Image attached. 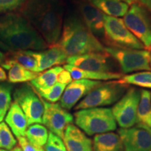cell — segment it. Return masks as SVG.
<instances>
[{
	"label": "cell",
	"instance_id": "1",
	"mask_svg": "<svg viewBox=\"0 0 151 151\" xmlns=\"http://www.w3.org/2000/svg\"><path fill=\"white\" fill-rule=\"evenodd\" d=\"M19 10L49 47L58 43L64 14L63 6L59 0H27Z\"/></svg>",
	"mask_w": 151,
	"mask_h": 151
},
{
	"label": "cell",
	"instance_id": "2",
	"mask_svg": "<svg viewBox=\"0 0 151 151\" xmlns=\"http://www.w3.org/2000/svg\"><path fill=\"white\" fill-rule=\"evenodd\" d=\"M0 41L11 51L43 50L49 47L40 34L20 13L0 15Z\"/></svg>",
	"mask_w": 151,
	"mask_h": 151
},
{
	"label": "cell",
	"instance_id": "3",
	"mask_svg": "<svg viewBox=\"0 0 151 151\" xmlns=\"http://www.w3.org/2000/svg\"><path fill=\"white\" fill-rule=\"evenodd\" d=\"M57 44L68 58L92 53L105 52V46L76 16L67 18L64 22L61 36Z\"/></svg>",
	"mask_w": 151,
	"mask_h": 151
},
{
	"label": "cell",
	"instance_id": "4",
	"mask_svg": "<svg viewBox=\"0 0 151 151\" xmlns=\"http://www.w3.org/2000/svg\"><path fill=\"white\" fill-rule=\"evenodd\" d=\"M73 118L77 127L89 136L113 132L117 129V123L111 108L81 109L75 112Z\"/></svg>",
	"mask_w": 151,
	"mask_h": 151
},
{
	"label": "cell",
	"instance_id": "5",
	"mask_svg": "<svg viewBox=\"0 0 151 151\" xmlns=\"http://www.w3.org/2000/svg\"><path fill=\"white\" fill-rule=\"evenodd\" d=\"M128 88L129 85L120 83L117 81L103 83L87 94L74 109L78 111L112 105L124 95Z\"/></svg>",
	"mask_w": 151,
	"mask_h": 151
},
{
	"label": "cell",
	"instance_id": "6",
	"mask_svg": "<svg viewBox=\"0 0 151 151\" xmlns=\"http://www.w3.org/2000/svg\"><path fill=\"white\" fill-rule=\"evenodd\" d=\"M105 52L118 62L124 73L150 70V52L147 50L105 47Z\"/></svg>",
	"mask_w": 151,
	"mask_h": 151
},
{
	"label": "cell",
	"instance_id": "7",
	"mask_svg": "<svg viewBox=\"0 0 151 151\" xmlns=\"http://www.w3.org/2000/svg\"><path fill=\"white\" fill-rule=\"evenodd\" d=\"M104 39L109 46L143 50L144 46L121 18L104 15Z\"/></svg>",
	"mask_w": 151,
	"mask_h": 151
},
{
	"label": "cell",
	"instance_id": "8",
	"mask_svg": "<svg viewBox=\"0 0 151 151\" xmlns=\"http://www.w3.org/2000/svg\"><path fill=\"white\" fill-rule=\"evenodd\" d=\"M149 11L139 3L131 5L123 21L131 32L142 43L146 50H151V18Z\"/></svg>",
	"mask_w": 151,
	"mask_h": 151
},
{
	"label": "cell",
	"instance_id": "9",
	"mask_svg": "<svg viewBox=\"0 0 151 151\" xmlns=\"http://www.w3.org/2000/svg\"><path fill=\"white\" fill-rule=\"evenodd\" d=\"M14 99L25 115L28 126L42 123L44 106L41 97L31 85L25 84L16 88Z\"/></svg>",
	"mask_w": 151,
	"mask_h": 151
},
{
	"label": "cell",
	"instance_id": "10",
	"mask_svg": "<svg viewBox=\"0 0 151 151\" xmlns=\"http://www.w3.org/2000/svg\"><path fill=\"white\" fill-rule=\"evenodd\" d=\"M141 90L129 88L122 97L115 104L111 110L116 123L127 129L137 123V109L140 100Z\"/></svg>",
	"mask_w": 151,
	"mask_h": 151
},
{
	"label": "cell",
	"instance_id": "11",
	"mask_svg": "<svg viewBox=\"0 0 151 151\" xmlns=\"http://www.w3.org/2000/svg\"><path fill=\"white\" fill-rule=\"evenodd\" d=\"M44 106L42 123L50 132L62 139L66 128L73 122V116L60 103H50L41 98Z\"/></svg>",
	"mask_w": 151,
	"mask_h": 151
},
{
	"label": "cell",
	"instance_id": "12",
	"mask_svg": "<svg viewBox=\"0 0 151 151\" xmlns=\"http://www.w3.org/2000/svg\"><path fill=\"white\" fill-rule=\"evenodd\" d=\"M118 135L121 139L123 151H150L151 128L145 124H137L127 129L120 128Z\"/></svg>",
	"mask_w": 151,
	"mask_h": 151
},
{
	"label": "cell",
	"instance_id": "13",
	"mask_svg": "<svg viewBox=\"0 0 151 151\" xmlns=\"http://www.w3.org/2000/svg\"><path fill=\"white\" fill-rule=\"evenodd\" d=\"M102 83L101 81H99L73 80L66 87L60 99V104L66 110H70L90 92Z\"/></svg>",
	"mask_w": 151,
	"mask_h": 151
},
{
	"label": "cell",
	"instance_id": "14",
	"mask_svg": "<svg viewBox=\"0 0 151 151\" xmlns=\"http://www.w3.org/2000/svg\"><path fill=\"white\" fill-rule=\"evenodd\" d=\"M67 63L79 69L99 72H113L110 56L106 52H92L82 55L69 57Z\"/></svg>",
	"mask_w": 151,
	"mask_h": 151
},
{
	"label": "cell",
	"instance_id": "15",
	"mask_svg": "<svg viewBox=\"0 0 151 151\" xmlns=\"http://www.w3.org/2000/svg\"><path fill=\"white\" fill-rule=\"evenodd\" d=\"M81 19L90 31L97 37H104V14L87 0L78 4Z\"/></svg>",
	"mask_w": 151,
	"mask_h": 151
},
{
	"label": "cell",
	"instance_id": "16",
	"mask_svg": "<svg viewBox=\"0 0 151 151\" xmlns=\"http://www.w3.org/2000/svg\"><path fill=\"white\" fill-rule=\"evenodd\" d=\"M29 52L37 62L38 73L42 72L52 67L62 65L67 62L68 58L64 50L58 44L42 51L29 50Z\"/></svg>",
	"mask_w": 151,
	"mask_h": 151
},
{
	"label": "cell",
	"instance_id": "17",
	"mask_svg": "<svg viewBox=\"0 0 151 151\" xmlns=\"http://www.w3.org/2000/svg\"><path fill=\"white\" fill-rule=\"evenodd\" d=\"M67 151H92V141L73 124L66 128L63 138Z\"/></svg>",
	"mask_w": 151,
	"mask_h": 151
},
{
	"label": "cell",
	"instance_id": "18",
	"mask_svg": "<svg viewBox=\"0 0 151 151\" xmlns=\"http://www.w3.org/2000/svg\"><path fill=\"white\" fill-rule=\"evenodd\" d=\"M5 122L16 137H25L27 120L21 108L16 101L11 103L5 116Z\"/></svg>",
	"mask_w": 151,
	"mask_h": 151
},
{
	"label": "cell",
	"instance_id": "19",
	"mask_svg": "<svg viewBox=\"0 0 151 151\" xmlns=\"http://www.w3.org/2000/svg\"><path fill=\"white\" fill-rule=\"evenodd\" d=\"M7 55V54H6ZM1 67L9 70L8 80L11 83H20L32 81L39 76V73L28 70L8 56Z\"/></svg>",
	"mask_w": 151,
	"mask_h": 151
},
{
	"label": "cell",
	"instance_id": "20",
	"mask_svg": "<svg viewBox=\"0 0 151 151\" xmlns=\"http://www.w3.org/2000/svg\"><path fill=\"white\" fill-rule=\"evenodd\" d=\"M64 69L67 70L73 80L87 79L92 81H114L119 80L123 76L122 73L113 72H99V71H88L79 69L70 65H65Z\"/></svg>",
	"mask_w": 151,
	"mask_h": 151
},
{
	"label": "cell",
	"instance_id": "21",
	"mask_svg": "<svg viewBox=\"0 0 151 151\" xmlns=\"http://www.w3.org/2000/svg\"><path fill=\"white\" fill-rule=\"evenodd\" d=\"M92 151H123L121 139L113 132L95 135L92 141Z\"/></svg>",
	"mask_w": 151,
	"mask_h": 151
},
{
	"label": "cell",
	"instance_id": "22",
	"mask_svg": "<svg viewBox=\"0 0 151 151\" xmlns=\"http://www.w3.org/2000/svg\"><path fill=\"white\" fill-rule=\"evenodd\" d=\"M106 16L123 17L129 10V5L119 0H87Z\"/></svg>",
	"mask_w": 151,
	"mask_h": 151
},
{
	"label": "cell",
	"instance_id": "23",
	"mask_svg": "<svg viewBox=\"0 0 151 151\" xmlns=\"http://www.w3.org/2000/svg\"><path fill=\"white\" fill-rule=\"evenodd\" d=\"M64 67L60 66L50 68L43 73H39L37 78L30 81V85L36 90L48 89L58 82L59 73L63 70Z\"/></svg>",
	"mask_w": 151,
	"mask_h": 151
},
{
	"label": "cell",
	"instance_id": "24",
	"mask_svg": "<svg viewBox=\"0 0 151 151\" xmlns=\"http://www.w3.org/2000/svg\"><path fill=\"white\" fill-rule=\"evenodd\" d=\"M25 137L32 144L43 148L48 140V129L39 123L32 124L27 129Z\"/></svg>",
	"mask_w": 151,
	"mask_h": 151
},
{
	"label": "cell",
	"instance_id": "25",
	"mask_svg": "<svg viewBox=\"0 0 151 151\" xmlns=\"http://www.w3.org/2000/svg\"><path fill=\"white\" fill-rule=\"evenodd\" d=\"M7 56L11 59L15 60L28 70L38 73L37 62L32 55L29 50H18L9 51Z\"/></svg>",
	"mask_w": 151,
	"mask_h": 151
},
{
	"label": "cell",
	"instance_id": "26",
	"mask_svg": "<svg viewBox=\"0 0 151 151\" xmlns=\"http://www.w3.org/2000/svg\"><path fill=\"white\" fill-rule=\"evenodd\" d=\"M120 83L141 87L151 89V71H141L132 74L123 76L121 78L117 80Z\"/></svg>",
	"mask_w": 151,
	"mask_h": 151
},
{
	"label": "cell",
	"instance_id": "27",
	"mask_svg": "<svg viewBox=\"0 0 151 151\" xmlns=\"http://www.w3.org/2000/svg\"><path fill=\"white\" fill-rule=\"evenodd\" d=\"M151 110V92L149 90H141L140 100L137 109V123L145 124L147 117Z\"/></svg>",
	"mask_w": 151,
	"mask_h": 151
},
{
	"label": "cell",
	"instance_id": "28",
	"mask_svg": "<svg viewBox=\"0 0 151 151\" xmlns=\"http://www.w3.org/2000/svg\"><path fill=\"white\" fill-rule=\"evenodd\" d=\"M67 85L57 82L48 89L43 90H36L39 95L46 101L50 103H56L61 98L62 94L65 91Z\"/></svg>",
	"mask_w": 151,
	"mask_h": 151
},
{
	"label": "cell",
	"instance_id": "29",
	"mask_svg": "<svg viewBox=\"0 0 151 151\" xmlns=\"http://www.w3.org/2000/svg\"><path fill=\"white\" fill-rule=\"evenodd\" d=\"M11 90L10 84L0 83V122L4 120L11 104Z\"/></svg>",
	"mask_w": 151,
	"mask_h": 151
},
{
	"label": "cell",
	"instance_id": "30",
	"mask_svg": "<svg viewBox=\"0 0 151 151\" xmlns=\"http://www.w3.org/2000/svg\"><path fill=\"white\" fill-rule=\"evenodd\" d=\"M17 141L6 122H0V148L11 150L16 146Z\"/></svg>",
	"mask_w": 151,
	"mask_h": 151
},
{
	"label": "cell",
	"instance_id": "31",
	"mask_svg": "<svg viewBox=\"0 0 151 151\" xmlns=\"http://www.w3.org/2000/svg\"><path fill=\"white\" fill-rule=\"evenodd\" d=\"M45 151H67L62 139L52 133L48 132V138L44 146Z\"/></svg>",
	"mask_w": 151,
	"mask_h": 151
},
{
	"label": "cell",
	"instance_id": "32",
	"mask_svg": "<svg viewBox=\"0 0 151 151\" xmlns=\"http://www.w3.org/2000/svg\"><path fill=\"white\" fill-rule=\"evenodd\" d=\"M27 0H0V15L20 9Z\"/></svg>",
	"mask_w": 151,
	"mask_h": 151
},
{
	"label": "cell",
	"instance_id": "33",
	"mask_svg": "<svg viewBox=\"0 0 151 151\" xmlns=\"http://www.w3.org/2000/svg\"><path fill=\"white\" fill-rule=\"evenodd\" d=\"M19 146L22 149V151H43L44 148L41 147H37L32 144L27 140L25 137H18Z\"/></svg>",
	"mask_w": 151,
	"mask_h": 151
},
{
	"label": "cell",
	"instance_id": "34",
	"mask_svg": "<svg viewBox=\"0 0 151 151\" xmlns=\"http://www.w3.org/2000/svg\"><path fill=\"white\" fill-rule=\"evenodd\" d=\"M72 81L73 79L70 73H69L67 70H66L65 69H63V70L59 73V75H58V82L60 83L67 85H67L70 83Z\"/></svg>",
	"mask_w": 151,
	"mask_h": 151
},
{
	"label": "cell",
	"instance_id": "35",
	"mask_svg": "<svg viewBox=\"0 0 151 151\" xmlns=\"http://www.w3.org/2000/svg\"><path fill=\"white\" fill-rule=\"evenodd\" d=\"M139 3L151 13V0H137Z\"/></svg>",
	"mask_w": 151,
	"mask_h": 151
},
{
	"label": "cell",
	"instance_id": "36",
	"mask_svg": "<svg viewBox=\"0 0 151 151\" xmlns=\"http://www.w3.org/2000/svg\"><path fill=\"white\" fill-rule=\"evenodd\" d=\"M7 76L6 73V71L4 70L2 67H0V82H4V81H6Z\"/></svg>",
	"mask_w": 151,
	"mask_h": 151
},
{
	"label": "cell",
	"instance_id": "37",
	"mask_svg": "<svg viewBox=\"0 0 151 151\" xmlns=\"http://www.w3.org/2000/svg\"><path fill=\"white\" fill-rule=\"evenodd\" d=\"M6 53H4L2 51L0 50V65H1L6 59Z\"/></svg>",
	"mask_w": 151,
	"mask_h": 151
},
{
	"label": "cell",
	"instance_id": "38",
	"mask_svg": "<svg viewBox=\"0 0 151 151\" xmlns=\"http://www.w3.org/2000/svg\"><path fill=\"white\" fill-rule=\"evenodd\" d=\"M145 124H146L147 126H148L149 127L151 128V110L150 113H149L148 116L147 117L146 121H145Z\"/></svg>",
	"mask_w": 151,
	"mask_h": 151
},
{
	"label": "cell",
	"instance_id": "39",
	"mask_svg": "<svg viewBox=\"0 0 151 151\" xmlns=\"http://www.w3.org/2000/svg\"><path fill=\"white\" fill-rule=\"evenodd\" d=\"M119 1H121L122 2L127 4L129 6H131L132 4H134L137 2V0H119Z\"/></svg>",
	"mask_w": 151,
	"mask_h": 151
},
{
	"label": "cell",
	"instance_id": "40",
	"mask_svg": "<svg viewBox=\"0 0 151 151\" xmlns=\"http://www.w3.org/2000/svg\"><path fill=\"white\" fill-rule=\"evenodd\" d=\"M0 48H1L4 50H7V51H11V50L7 46H6L4 43H3L0 41Z\"/></svg>",
	"mask_w": 151,
	"mask_h": 151
},
{
	"label": "cell",
	"instance_id": "41",
	"mask_svg": "<svg viewBox=\"0 0 151 151\" xmlns=\"http://www.w3.org/2000/svg\"><path fill=\"white\" fill-rule=\"evenodd\" d=\"M11 151H22V149L19 146H16Z\"/></svg>",
	"mask_w": 151,
	"mask_h": 151
},
{
	"label": "cell",
	"instance_id": "42",
	"mask_svg": "<svg viewBox=\"0 0 151 151\" xmlns=\"http://www.w3.org/2000/svg\"><path fill=\"white\" fill-rule=\"evenodd\" d=\"M0 151H8V150H4V149H1V148H0Z\"/></svg>",
	"mask_w": 151,
	"mask_h": 151
},
{
	"label": "cell",
	"instance_id": "43",
	"mask_svg": "<svg viewBox=\"0 0 151 151\" xmlns=\"http://www.w3.org/2000/svg\"><path fill=\"white\" fill-rule=\"evenodd\" d=\"M150 68H151V55H150Z\"/></svg>",
	"mask_w": 151,
	"mask_h": 151
},
{
	"label": "cell",
	"instance_id": "44",
	"mask_svg": "<svg viewBox=\"0 0 151 151\" xmlns=\"http://www.w3.org/2000/svg\"><path fill=\"white\" fill-rule=\"evenodd\" d=\"M150 55H151V52H150Z\"/></svg>",
	"mask_w": 151,
	"mask_h": 151
},
{
	"label": "cell",
	"instance_id": "45",
	"mask_svg": "<svg viewBox=\"0 0 151 151\" xmlns=\"http://www.w3.org/2000/svg\"><path fill=\"white\" fill-rule=\"evenodd\" d=\"M43 151H45V150H43Z\"/></svg>",
	"mask_w": 151,
	"mask_h": 151
},
{
	"label": "cell",
	"instance_id": "46",
	"mask_svg": "<svg viewBox=\"0 0 151 151\" xmlns=\"http://www.w3.org/2000/svg\"><path fill=\"white\" fill-rule=\"evenodd\" d=\"M150 151H151V150H150Z\"/></svg>",
	"mask_w": 151,
	"mask_h": 151
}]
</instances>
